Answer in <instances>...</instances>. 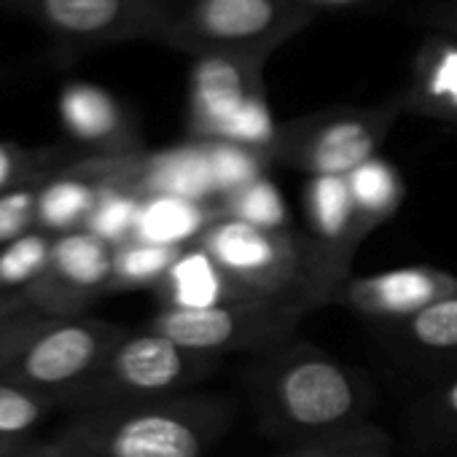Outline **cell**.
<instances>
[{
	"mask_svg": "<svg viewBox=\"0 0 457 457\" xmlns=\"http://www.w3.org/2000/svg\"><path fill=\"white\" fill-rule=\"evenodd\" d=\"M253 401L272 436L296 444L369 422L371 382L312 345L272 347L251 374Z\"/></svg>",
	"mask_w": 457,
	"mask_h": 457,
	"instance_id": "obj_1",
	"label": "cell"
},
{
	"mask_svg": "<svg viewBox=\"0 0 457 457\" xmlns=\"http://www.w3.org/2000/svg\"><path fill=\"white\" fill-rule=\"evenodd\" d=\"M226 422V403L172 395L137 406L76 411L57 436L38 446L41 457H204Z\"/></svg>",
	"mask_w": 457,
	"mask_h": 457,
	"instance_id": "obj_2",
	"label": "cell"
},
{
	"mask_svg": "<svg viewBox=\"0 0 457 457\" xmlns=\"http://www.w3.org/2000/svg\"><path fill=\"white\" fill-rule=\"evenodd\" d=\"M196 245L245 294L307 302L312 307L326 304L312 248L291 232H267L240 218L220 215L204 228Z\"/></svg>",
	"mask_w": 457,
	"mask_h": 457,
	"instance_id": "obj_3",
	"label": "cell"
},
{
	"mask_svg": "<svg viewBox=\"0 0 457 457\" xmlns=\"http://www.w3.org/2000/svg\"><path fill=\"white\" fill-rule=\"evenodd\" d=\"M315 17L302 0H186L175 9L167 46L188 57L228 52L267 62Z\"/></svg>",
	"mask_w": 457,
	"mask_h": 457,
	"instance_id": "obj_4",
	"label": "cell"
},
{
	"mask_svg": "<svg viewBox=\"0 0 457 457\" xmlns=\"http://www.w3.org/2000/svg\"><path fill=\"white\" fill-rule=\"evenodd\" d=\"M215 366V355L191 353L151 328L124 334L68 409L95 411L164 401L204 379Z\"/></svg>",
	"mask_w": 457,
	"mask_h": 457,
	"instance_id": "obj_5",
	"label": "cell"
},
{
	"mask_svg": "<svg viewBox=\"0 0 457 457\" xmlns=\"http://www.w3.org/2000/svg\"><path fill=\"white\" fill-rule=\"evenodd\" d=\"M12 14L44 30L57 62L127 41L167 44L175 20L170 0H20Z\"/></svg>",
	"mask_w": 457,
	"mask_h": 457,
	"instance_id": "obj_6",
	"label": "cell"
},
{
	"mask_svg": "<svg viewBox=\"0 0 457 457\" xmlns=\"http://www.w3.org/2000/svg\"><path fill=\"white\" fill-rule=\"evenodd\" d=\"M310 310L307 302L243 296L202 310L162 307L148 328L191 353L220 358L223 353H259L286 345Z\"/></svg>",
	"mask_w": 457,
	"mask_h": 457,
	"instance_id": "obj_7",
	"label": "cell"
},
{
	"mask_svg": "<svg viewBox=\"0 0 457 457\" xmlns=\"http://www.w3.org/2000/svg\"><path fill=\"white\" fill-rule=\"evenodd\" d=\"M124 334V328L87 315L57 320L49 318L0 379L44 393L60 406H71Z\"/></svg>",
	"mask_w": 457,
	"mask_h": 457,
	"instance_id": "obj_8",
	"label": "cell"
},
{
	"mask_svg": "<svg viewBox=\"0 0 457 457\" xmlns=\"http://www.w3.org/2000/svg\"><path fill=\"white\" fill-rule=\"evenodd\" d=\"M401 108L390 100L374 108H337L299 119L280 129L275 159L312 175L347 178L355 167L377 156Z\"/></svg>",
	"mask_w": 457,
	"mask_h": 457,
	"instance_id": "obj_9",
	"label": "cell"
},
{
	"mask_svg": "<svg viewBox=\"0 0 457 457\" xmlns=\"http://www.w3.org/2000/svg\"><path fill=\"white\" fill-rule=\"evenodd\" d=\"M111 283L113 248L79 228L54 240L44 272L28 288L0 302V315L81 318L95 299L111 294Z\"/></svg>",
	"mask_w": 457,
	"mask_h": 457,
	"instance_id": "obj_10",
	"label": "cell"
},
{
	"mask_svg": "<svg viewBox=\"0 0 457 457\" xmlns=\"http://www.w3.org/2000/svg\"><path fill=\"white\" fill-rule=\"evenodd\" d=\"M264 60L204 52L188 71V132L194 140H220L245 103L264 92Z\"/></svg>",
	"mask_w": 457,
	"mask_h": 457,
	"instance_id": "obj_11",
	"label": "cell"
},
{
	"mask_svg": "<svg viewBox=\"0 0 457 457\" xmlns=\"http://www.w3.org/2000/svg\"><path fill=\"white\" fill-rule=\"evenodd\" d=\"M304 207L310 226V248L326 302L347 280V262L358 243L369 235L358 220L347 178L312 175L304 186Z\"/></svg>",
	"mask_w": 457,
	"mask_h": 457,
	"instance_id": "obj_12",
	"label": "cell"
},
{
	"mask_svg": "<svg viewBox=\"0 0 457 457\" xmlns=\"http://www.w3.org/2000/svg\"><path fill=\"white\" fill-rule=\"evenodd\" d=\"M449 294H457L454 275L433 267H403L366 278H347L334 291L331 302L366 318L393 323L425 310Z\"/></svg>",
	"mask_w": 457,
	"mask_h": 457,
	"instance_id": "obj_13",
	"label": "cell"
},
{
	"mask_svg": "<svg viewBox=\"0 0 457 457\" xmlns=\"http://www.w3.org/2000/svg\"><path fill=\"white\" fill-rule=\"evenodd\" d=\"M65 132L89 151V156H121L140 151L129 113L103 87L73 81L57 100Z\"/></svg>",
	"mask_w": 457,
	"mask_h": 457,
	"instance_id": "obj_14",
	"label": "cell"
},
{
	"mask_svg": "<svg viewBox=\"0 0 457 457\" xmlns=\"http://www.w3.org/2000/svg\"><path fill=\"white\" fill-rule=\"evenodd\" d=\"M393 103L401 113L457 124V41L430 33L414 54L409 87Z\"/></svg>",
	"mask_w": 457,
	"mask_h": 457,
	"instance_id": "obj_15",
	"label": "cell"
},
{
	"mask_svg": "<svg viewBox=\"0 0 457 457\" xmlns=\"http://www.w3.org/2000/svg\"><path fill=\"white\" fill-rule=\"evenodd\" d=\"M159 294H162L164 307H178V310H202V307L223 304L232 299L253 296V294L240 291L228 280L218 270V264L207 256V251L196 243L183 248L180 259L159 283Z\"/></svg>",
	"mask_w": 457,
	"mask_h": 457,
	"instance_id": "obj_16",
	"label": "cell"
},
{
	"mask_svg": "<svg viewBox=\"0 0 457 457\" xmlns=\"http://www.w3.org/2000/svg\"><path fill=\"white\" fill-rule=\"evenodd\" d=\"M103 194V183L87 175L73 159L68 167L54 172L38 196V228L52 237L79 232L87 226L97 199Z\"/></svg>",
	"mask_w": 457,
	"mask_h": 457,
	"instance_id": "obj_17",
	"label": "cell"
},
{
	"mask_svg": "<svg viewBox=\"0 0 457 457\" xmlns=\"http://www.w3.org/2000/svg\"><path fill=\"white\" fill-rule=\"evenodd\" d=\"M220 215V204H202L178 196H148L143 199L135 240L170 248H188Z\"/></svg>",
	"mask_w": 457,
	"mask_h": 457,
	"instance_id": "obj_18",
	"label": "cell"
},
{
	"mask_svg": "<svg viewBox=\"0 0 457 457\" xmlns=\"http://www.w3.org/2000/svg\"><path fill=\"white\" fill-rule=\"evenodd\" d=\"M398 353L422 361L457 358V294H449L425 310L390 323Z\"/></svg>",
	"mask_w": 457,
	"mask_h": 457,
	"instance_id": "obj_19",
	"label": "cell"
},
{
	"mask_svg": "<svg viewBox=\"0 0 457 457\" xmlns=\"http://www.w3.org/2000/svg\"><path fill=\"white\" fill-rule=\"evenodd\" d=\"M60 403L44 393L0 379V457L33 444L36 430L46 422Z\"/></svg>",
	"mask_w": 457,
	"mask_h": 457,
	"instance_id": "obj_20",
	"label": "cell"
},
{
	"mask_svg": "<svg viewBox=\"0 0 457 457\" xmlns=\"http://www.w3.org/2000/svg\"><path fill=\"white\" fill-rule=\"evenodd\" d=\"M347 186L353 194L358 220L366 232H371L377 223L387 220L403 196V183L398 178V170L382 156H371L369 162L355 167L347 175Z\"/></svg>",
	"mask_w": 457,
	"mask_h": 457,
	"instance_id": "obj_21",
	"label": "cell"
},
{
	"mask_svg": "<svg viewBox=\"0 0 457 457\" xmlns=\"http://www.w3.org/2000/svg\"><path fill=\"white\" fill-rule=\"evenodd\" d=\"M183 248L154 245L143 240H129L113 248V283L111 291H129L156 286L167 278L172 264L180 259Z\"/></svg>",
	"mask_w": 457,
	"mask_h": 457,
	"instance_id": "obj_22",
	"label": "cell"
},
{
	"mask_svg": "<svg viewBox=\"0 0 457 457\" xmlns=\"http://www.w3.org/2000/svg\"><path fill=\"white\" fill-rule=\"evenodd\" d=\"M210 151V167L218 188V204L228 199L232 194L243 191L245 186L256 183L264 178L267 162L272 159L264 151L237 145V143H226V140H204Z\"/></svg>",
	"mask_w": 457,
	"mask_h": 457,
	"instance_id": "obj_23",
	"label": "cell"
},
{
	"mask_svg": "<svg viewBox=\"0 0 457 457\" xmlns=\"http://www.w3.org/2000/svg\"><path fill=\"white\" fill-rule=\"evenodd\" d=\"M140 210H143V196H137L127 188L103 186V194H100L84 228L97 235L100 240H105L111 248H119V245L135 240Z\"/></svg>",
	"mask_w": 457,
	"mask_h": 457,
	"instance_id": "obj_24",
	"label": "cell"
},
{
	"mask_svg": "<svg viewBox=\"0 0 457 457\" xmlns=\"http://www.w3.org/2000/svg\"><path fill=\"white\" fill-rule=\"evenodd\" d=\"M54 240L57 237L36 228L28 237L0 248V302L28 288L44 272Z\"/></svg>",
	"mask_w": 457,
	"mask_h": 457,
	"instance_id": "obj_25",
	"label": "cell"
},
{
	"mask_svg": "<svg viewBox=\"0 0 457 457\" xmlns=\"http://www.w3.org/2000/svg\"><path fill=\"white\" fill-rule=\"evenodd\" d=\"M220 212L240 218L245 223H253L259 228H267V232H286V226H288L286 199L267 175L245 186L243 191L232 194L228 199H223Z\"/></svg>",
	"mask_w": 457,
	"mask_h": 457,
	"instance_id": "obj_26",
	"label": "cell"
},
{
	"mask_svg": "<svg viewBox=\"0 0 457 457\" xmlns=\"http://www.w3.org/2000/svg\"><path fill=\"white\" fill-rule=\"evenodd\" d=\"M283 457H390V438L371 422L296 444Z\"/></svg>",
	"mask_w": 457,
	"mask_h": 457,
	"instance_id": "obj_27",
	"label": "cell"
},
{
	"mask_svg": "<svg viewBox=\"0 0 457 457\" xmlns=\"http://www.w3.org/2000/svg\"><path fill=\"white\" fill-rule=\"evenodd\" d=\"M71 162L73 159H65L57 148H25L20 143L0 140V194L20 183L54 175Z\"/></svg>",
	"mask_w": 457,
	"mask_h": 457,
	"instance_id": "obj_28",
	"label": "cell"
},
{
	"mask_svg": "<svg viewBox=\"0 0 457 457\" xmlns=\"http://www.w3.org/2000/svg\"><path fill=\"white\" fill-rule=\"evenodd\" d=\"M49 178L52 175L36 178L0 194V248L28 237L38 228V196Z\"/></svg>",
	"mask_w": 457,
	"mask_h": 457,
	"instance_id": "obj_29",
	"label": "cell"
},
{
	"mask_svg": "<svg viewBox=\"0 0 457 457\" xmlns=\"http://www.w3.org/2000/svg\"><path fill=\"white\" fill-rule=\"evenodd\" d=\"M420 417L449 436H457V369L449 371L420 403Z\"/></svg>",
	"mask_w": 457,
	"mask_h": 457,
	"instance_id": "obj_30",
	"label": "cell"
},
{
	"mask_svg": "<svg viewBox=\"0 0 457 457\" xmlns=\"http://www.w3.org/2000/svg\"><path fill=\"white\" fill-rule=\"evenodd\" d=\"M46 320L38 315H0V377Z\"/></svg>",
	"mask_w": 457,
	"mask_h": 457,
	"instance_id": "obj_31",
	"label": "cell"
},
{
	"mask_svg": "<svg viewBox=\"0 0 457 457\" xmlns=\"http://www.w3.org/2000/svg\"><path fill=\"white\" fill-rule=\"evenodd\" d=\"M433 20H436V33H444L457 41V4L444 6L441 12H436Z\"/></svg>",
	"mask_w": 457,
	"mask_h": 457,
	"instance_id": "obj_32",
	"label": "cell"
},
{
	"mask_svg": "<svg viewBox=\"0 0 457 457\" xmlns=\"http://www.w3.org/2000/svg\"><path fill=\"white\" fill-rule=\"evenodd\" d=\"M307 4L312 12H326V9H347V6H361V4H369V0H302Z\"/></svg>",
	"mask_w": 457,
	"mask_h": 457,
	"instance_id": "obj_33",
	"label": "cell"
},
{
	"mask_svg": "<svg viewBox=\"0 0 457 457\" xmlns=\"http://www.w3.org/2000/svg\"><path fill=\"white\" fill-rule=\"evenodd\" d=\"M4 457H41V446H38V441H33V444H28L25 449L12 452V454H4Z\"/></svg>",
	"mask_w": 457,
	"mask_h": 457,
	"instance_id": "obj_34",
	"label": "cell"
},
{
	"mask_svg": "<svg viewBox=\"0 0 457 457\" xmlns=\"http://www.w3.org/2000/svg\"><path fill=\"white\" fill-rule=\"evenodd\" d=\"M17 4H20V0H0V12H9L12 14Z\"/></svg>",
	"mask_w": 457,
	"mask_h": 457,
	"instance_id": "obj_35",
	"label": "cell"
}]
</instances>
